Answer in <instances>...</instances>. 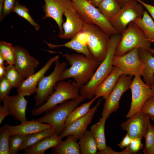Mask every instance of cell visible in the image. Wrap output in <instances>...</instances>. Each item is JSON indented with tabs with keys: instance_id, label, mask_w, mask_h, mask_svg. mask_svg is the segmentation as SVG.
Returning a JSON list of instances; mask_svg holds the SVG:
<instances>
[{
	"instance_id": "3",
	"label": "cell",
	"mask_w": 154,
	"mask_h": 154,
	"mask_svg": "<svg viewBox=\"0 0 154 154\" xmlns=\"http://www.w3.org/2000/svg\"><path fill=\"white\" fill-rule=\"evenodd\" d=\"M54 89V91L48 97L45 102L31 111L33 116L40 115L65 101L78 98L81 96L80 89L74 81L71 80L58 81Z\"/></svg>"
},
{
	"instance_id": "19",
	"label": "cell",
	"mask_w": 154,
	"mask_h": 154,
	"mask_svg": "<svg viewBox=\"0 0 154 154\" xmlns=\"http://www.w3.org/2000/svg\"><path fill=\"white\" fill-rule=\"evenodd\" d=\"M3 104L9 108L10 115L14 118L22 123L27 121L26 111L28 102L25 96L18 94L12 96H7L2 101Z\"/></svg>"
},
{
	"instance_id": "53",
	"label": "cell",
	"mask_w": 154,
	"mask_h": 154,
	"mask_svg": "<svg viewBox=\"0 0 154 154\" xmlns=\"http://www.w3.org/2000/svg\"><path fill=\"white\" fill-rule=\"evenodd\" d=\"M150 86L154 93V84L151 85Z\"/></svg>"
},
{
	"instance_id": "44",
	"label": "cell",
	"mask_w": 154,
	"mask_h": 154,
	"mask_svg": "<svg viewBox=\"0 0 154 154\" xmlns=\"http://www.w3.org/2000/svg\"><path fill=\"white\" fill-rule=\"evenodd\" d=\"M96 154H127V153L124 150L121 151L117 152L113 150L110 147L108 146L103 150L98 151Z\"/></svg>"
},
{
	"instance_id": "9",
	"label": "cell",
	"mask_w": 154,
	"mask_h": 154,
	"mask_svg": "<svg viewBox=\"0 0 154 154\" xmlns=\"http://www.w3.org/2000/svg\"><path fill=\"white\" fill-rule=\"evenodd\" d=\"M54 63L55 67L52 72L48 76H43L38 83L36 95L35 97V108L42 105L48 97L53 92L55 86L59 81L62 72L67 65L65 62H60L59 58Z\"/></svg>"
},
{
	"instance_id": "39",
	"label": "cell",
	"mask_w": 154,
	"mask_h": 154,
	"mask_svg": "<svg viewBox=\"0 0 154 154\" xmlns=\"http://www.w3.org/2000/svg\"><path fill=\"white\" fill-rule=\"evenodd\" d=\"M142 138L136 137L132 138L129 144L124 150L127 154L135 153L143 148V145L142 143Z\"/></svg>"
},
{
	"instance_id": "15",
	"label": "cell",
	"mask_w": 154,
	"mask_h": 154,
	"mask_svg": "<svg viewBox=\"0 0 154 154\" xmlns=\"http://www.w3.org/2000/svg\"><path fill=\"white\" fill-rule=\"evenodd\" d=\"M128 118L121 124L122 129L126 131L132 138H145L150 121L148 116L139 112Z\"/></svg>"
},
{
	"instance_id": "46",
	"label": "cell",
	"mask_w": 154,
	"mask_h": 154,
	"mask_svg": "<svg viewBox=\"0 0 154 154\" xmlns=\"http://www.w3.org/2000/svg\"><path fill=\"white\" fill-rule=\"evenodd\" d=\"M132 139V138L127 133L121 141L118 144V145L120 148L123 149L129 144Z\"/></svg>"
},
{
	"instance_id": "25",
	"label": "cell",
	"mask_w": 154,
	"mask_h": 154,
	"mask_svg": "<svg viewBox=\"0 0 154 154\" xmlns=\"http://www.w3.org/2000/svg\"><path fill=\"white\" fill-rule=\"evenodd\" d=\"M107 119L100 118L99 121L90 127V131L96 143L99 151L104 149L107 146L105 134V126Z\"/></svg>"
},
{
	"instance_id": "16",
	"label": "cell",
	"mask_w": 154,
	"mask_h": 154,
	"mask_svg": "<svg viewBox=\"0 0 154 154\" xmlns=\"http://www.w3.org/2000/svg\"><path fill=\"white\" fill-rule=\"evenodd\" d=\"M101 102V99H100L85 115L74 120L66 126L58 136L59 138L62 139L69 135H73L79 139L86 130L88 125L91 123Z\"/></svg>"
},
{
	"instance_id": "23",
	"label": "cell",
	"mask_w": 154,
	"mask_h": 154,
	"mask_svg": "<svg viewBox=\"0 0 154 154\" xmlns=\"http://www.w3.org/2000/svg\"><path fill=\"white\" fill-rule=\"evenodd\" d=\"M62 141L58 136L54 134L45 138L24 150L25 154H44L48 149L52 148Z\"/></svg>"
},
{
	"instance_id": "47",
	"label": "cell",
	"mask_w": 154,
	"mask_h": 154,
	"mask_svg": "<svg viewBox=\"0 0 154 154\" xmlns=\"http://www.w3.org/2000/svg\"><path fill=\"white\" fill-rule=\"evenodd\" d=\"M6 70V67L4 65H0V79L4 76Z\"/></svg>"
},
{
	"instance_id": "28",
	"label": "cell",
	"mask_w": 154,
	"mask_h": 154,
	"mask_svg": "<svg viewBox=\"0 0 154 154\" xmlns=\"http://www.w3.org/2000/svg\"><path fill=\"white\" fill-rule=\"evenodd\" d=\"M44 41L50 48L53 49L61 47H65L83 54L87 57L93 58L87 46L82 44L74 37L72 38L70 41L62 44H55L48 42L45 40Z\"/></svg>"
},
{
	"instance_id": "10",
	"label": "cell",
	"mask_w": 154,
	"mask_h": 154,
	"mask_svg": "<svg viewBox=\"0 0 154 154\" xmlns=\"http://www.w3.org/2000/svg\"><path fill=\"white\" fill-rule=\"evenodd\" d=\"M140 76H135L129 87L131 93V100L129 110L126 116L129 118L139 112L143 105L154 93L150 86L144 82Z\"/></svg>"
},
{
	"instance_id": "35",
	"label": "cell",
	"mask_w": 154,
	"mask_h": 154,
	"mask_svg": "<svg viewBox=\"0 0 154 154\" xmlns=\"http://www.w3.org/2000/svg\"><path fill=\"white\" fill-rule=\"evenodd\" d=\"M145 145L143 150L145 154H154V126L149 122L145 137Z\"/></svg>"
},
{
	"instance_id": "48",
	"label": "cell",
	"mask_w": 154,
	"mask_h": 154,
	"mask_svg": "<svg viewBox=\"0 0 154 154\" xmlns=\"http://www.w3.org/2000/svg\"><path fill=\"white\" fill-rule=\"evenodd\" d=\"M94 7H97L103 0H86Z\"/></svg>"
},
{
	"instance_id": "27",
	"label": "cell",
	"mask_w": 154,
	"mask_h": 154,
	"mask_svg": "<svg viewBox=\"0 0 154 154\" xmlns=\"http://www.w3.org/2000/svg\"><path fill=\"white\" fill-rule=\"evenodd\" d=\"M80 154H96L98 148L90 131L86 130L79 139Z\"/></svg>"
},
{
	"instance_id": "32",
	"label": "cell",
	"mask_w": 154,
	"mask_h": 154,
	"mask_svg": "<svg viewBox=\"0 0 154 154\" xmlns=\"http://www.w3.org/2000/svg\"><path fill=\"white\" fill-rule=\"evenodd\" d=\"M4 76L10 83L13 88H17L25 79L21 76L13 64H9L6 67Z\"/></svg>"
},
{
	"instance_id": "21",
	"label": "cell",
	"mask_w": 154,
	"mask_h": 154,
	"mask_svg": "<svg viewBox=\"0 0 154 154\" xmlns=\"http://www.w3.org/2000/svg\"><path fill=\"white\" fill-rule=\"evenodd\" d=\"M123 74L120 68L114 66L109 74L96 88L94 93V96L102 97L105 100L115 87L120 77Z\"/></svg>"
},
{
	"instance_id": "26",
	"label": "cell",
	"mask_w": 154,
	"mask_h": 154,
	"mask_svg": "<svg viewBox=\"0 0 154 154\" xmlns=\"http://www.w3.org/2000/svg\"><path fill=\"white\" fill-rule=\"evenodd\" d=\"M133 22L150 41L154 40V21L147 11H144L142 17L136 19Z\"/></svg>"
},
{
	"instance_id": "22",
	"label": "cell",
	"mask_w": 154,
	"mask_h": 154,
	"mask_svg": "<svg viewBox=\"0 0 154 154\" xmlns=\"http://www.w3.org/2000/svg\"><path fill=\"white\" fill-rule=\"evenodd\" d=\"M140 58L144 65L142 76L145 83L150 86L154 84V56L149 50L139 49Z\"/></svg>"
},
{
	"instance_id": "2",
	"label": "cell",
	"mask_w": 154,
	"mask_h": 154,
	"mask_svg": "<svg viewBox=\"0 0 154 154\" xmlns=\"http://www.w3.org/2000/svg\"><path fill=\"white\" fill-rule=\"evenodd\" d=\"M121 38L119 34L110 37L105 58L100 63L90 80L80 89L81 96L88 99L93 98L96 88L106 78L112 69L116 50Z\"/></svg>"
},
{
	"instance_id": "33",
	"label": "cell",
	"mask_w": 154,
	"mask_h": 154,
	"mask_svg": "<svg viewBox=\"0 0 154 154\" xmlns=\"http://www.w3.org/2000/svg\"><path fill=\"white\" fill-rule=\"evenodd\" d=\"M0 53L9 65H14L15 49L12 44L3 40L0 41Z\"/></svg>"
},
{
	"instance_id": "24",
	"label": "cell",
	"mask_w": 154,
	"mask_h": 154,
	"mask_svg": "<svg viewBox=\"0 0 154 154\" xmlns=\"http://www.w3.org/2000/svg\"><path fill=\"white\" fill-rule=\"evenodd\" d=\"M78 139L73 135H69L64 141L52 148L51 153L54 154H80Z\"/></svg>"
},
{
	"instance_id": "17",
	"label": "cell",
	"mask_w": 154,
	"mask_h": 154,
	"mask_svg": "<svg viewBox=\"0 0 154 154\" xmlns=\"http://www.w3.org/2000/svg\"><path fill=\"white\" fill-rule=\"evenodd\" d=\"M59 58L57 55L50 58L39 70L25 79L16 88L18 94L24 96H29L36 92L38 82Z\"/></svg>"
},
{
	"instance_id": "14",
	"label": "cell",
	"mask_w": 154,
	"mask_h": 154,
	"mask_svg": "<svg viewBox=\"0 0 154 154\" xmlns=\"http://www.w3.org/2000/svg\"><path fill=\"white\" fill-rule=\"evenodd\" d=\"M43 9L45 15L43 19L52 18L56 23L59 30V35L63 33V15L66 11L73 6L70 0H44Z\"/></svg>"
},
{
	"instance_id": "49",
	"label": "cell",
	"mask_w": 154,
	"mask_h": 154,
	"mask_svg": "<svg viewBox=\"0 0 154 154\" xmlns=\"http://www.w3.org/2000/svg\"><path fill=\"white\" fill-rule=\"evenodd\" d=\"M122 7L125 4L131 0H116Z\"/></svg>"
},
{
	"instance_id": "6",
	"label": "cell",
	"mask_w": 154,
	"mask_h": 154,
	"mask_svg": "<svg viewBox=\"0 0 154 154\" xmlns=\"http://www.w3.org/2000/svg\"><path fill=\"white\" fill-rule=\"evenodd\" d=\"M121 34L120 40L116 50V56L123 55L135 48L149 51L151 48V42L133 22L128 25Z\"/></svg>"
},
{
	"instance_id": "38",
	"label": "cell",
	"mask_w": 154,
	"mask_h": 154,
	"mask_svg": "<svg viewBox=\"0 0 154 154\" xmlns=\"http://www.w3.org/2000/svg\"><path fill=\"white\" fill-rule=\"evenodd\" d=\"M140 112L147 115L154 122V96L146 101L142 107Z\"/></svg>"
},
{
	"instance_id": "1",
	"label": "cell",
	"mask_w": 154,
	"mask_h": 154,
	"mask_svg": "<svg viewBox=\"0 0 154 154\" xmlns=\"http://www.w3.org/2000/svg\"><path fill=\"white\" fill-rule=\"evenodd\" d=\"M50 53H59L64 56L70 66L62 72L59 81L72 78L79 89L91 79L101 62L83 54H63L46 50Z\"/></svg>"
},
{
	"instance_id": "4",
	"label": "cell",
	"mask_w": 154,
	"mask_h": 154,
	"mask_svg": "<svg viewBox=\"0 0 154 154\" xmlns=\"http://www.w3.org/2000/svg\"><path fill=\"white\" fill-rule=\"evenodd\" d=\"M86 99L81 96L78 98L65 101L36 120L41 123L50 125L55 130V134L59 136L65 128L66 121L70 113Z\"/></svg>"
},
{
	"instance_id": "7",
	"label": "cell",
	"mask_w": 154,
	"mask_h": 154,
	"mask_svg": "<svg viewBox=\"0 0 154 154\" xmlns=\"http://www.w3.org/2000/svg\"><path fill=\"white\" fill-rule=\"evenodd\" d=\"M72 5L84 22L95 25L110 36L119 34L97 7L86 0L72 1Z\"/></svg>"
},
{
	"instance_id": "37",
	"label": "cell",
	"mask_w": 154,
	"mask_h": 154,
	"mask_svg": "<svg viewBox=\"0 0 154 154\" xmlns=\"http://www.w3.org/2000/svg\"><path fill=\"white\" fill-rule=\"evenodd\" d=\"M11 136L5 127L0 129V154H10L9 140Z\"/></svg>"
},
{
	"instance_id": "36",
	"label": "cell",
	"mask_w": 154,
	"mask_h": 154,
	"mask_svg": "<svg viewBox=\"0 0 154 154\" xmlns=\"http://www.w3.org/2000/svg\"><path fill=\"white\" fill-rule=\"evenodd\" d=\"M26 136L17 134L10 136L9 143L10 154H17L19 151H21Z\"/></svg>"
},
{
	"instance_id": "8",
	"label": "cell",
	"mask_w": 154,
	"mask_h": 154,
	"mask_svg": "<svg viewBox=\"0 0 154 154\" xmlns=\"http://www.w3.org/2000/svg\"><path fill=\"white\" fill-rule=\"evenodd\" d=\"M143 7L136 0H131L121 7L114 16L108 19L118 33L121 34L130 23L142 17L144 11Z\"/></svg>"
},
{
	"instance_id": "54",
	"label": "cell",
	"mask_w": 154,
	"mask_h": 154,
	"mask_svg": "<svg viewBox=\"0 0 154 154\" xmlns=\"http://www.w3.org/2000/svg\"><path fill=\"white\" fill-rule=\"evenodd\" d=\"M70 0L71 1H75L76 0Z\"/></svg>"
},
{
	"instance_id": "52",
	"label": "cell",
	"mask_w": 154,
	"mask_h": 154,
	"mask_svg": "<svg viewBox=\"0 0 154 154\" xmlns=\"http://www.w3.org/2000/svg\"><path fill=\"white\" fill-rule=\"evenodd\" d=\"M151 42H153L154 43V40H152L151 41ZM150 53L152 54V55L154 56V48H151L149 50Z\"/></svg>"
},
{
	"instance_id": "43",
	"label": "cell",
	"mask_w": 154,
	"mask_h": 154,
	"mask_svg": "<svg viewBox=\"0 0 154 154\" xmlns=\"http://www.w3.org/2000/svg\"><path fill=\"white\" fill-rule=\"evenodd\" d=\"M11 112L9 108L7 105L3 104L0 106V124L5 117L8 115H10Z\"/></svg>"
},
{
	"instance_id": "5",
	"label": "cell",
	"mask_w": 154,
	"mask_h": 154,
	"mask_svg": "<svg viewBox=\"0 0 154 154\" xmlns=\"http://www.w3.org/2000/svg\"><path fill=\"white\" fill-rule=\"evenodd\" d=\"M82 30L87 35V46L92 58L102 62L106 56L111 36L92 24L84 22Z\"/></svg>"
},
{
	"instance_id": "50",
	"label": "cell",
	"mask_w": 154,
	"mask_h": 154,
	"mask_svg": "<svg viewBox=\"0 0 154 154\" xmlns=\"http://www.w3.org/2000/svg\"><path fill=\"white\" fill-rule=\"evenodd\" d=\"M4 1V0H0V17L2 14Z\"/></svg>"
},
{
	"instance_id": "20",
	"label": "cell",
	"mask_w": 154,
	"mask_h": 154,
	"mask_svg": "<svg viewBox=\"0 0 154 154\" xmlns=\"http://www.w3.org/2000/svg\"><path fill=\"white\" fill-rule=\"evenodd\" d=\"M4 126L11 136L17 134L27 135L52 127L50 124L41 123L36 119L27 120L17 125L5 124Z\"/></svg>"
},
{
	"instance_id": "34",
	"label": "cell",
	"mask_w": 154,
	"mask_h": 154,
	"mask_svg": "<svg viewBox=\"0 0 154 154\" xmlns=\"http://www.w3.org/2000/svg\"><path fill=\"white\" fill-rule=\"evenodd\" d=\"M12 12L26 20L34 27L36 31L40 29L39 25L35 22L29 14V9L24 5H21L18 1H16Z\"/></svg>"
},
{
	"instance_id": "18",
	"label": "cell",
	"mask_w": 154,
	"mask_h": 154,
	"mask_svg": "<svg viewBox=\"0 0 154 154\" xmlns=\"http://www.w3.org/2000/svg\"><path fill=\"white\" fill-rule=\"evenodd\" d=\"M64 15L66 21L62 24L63 33L58 35V37L61 39H72L82 30L84 22L73 6L66 11Z\"/></svg>"
},
{
	"instance_id": "31",
	"label": "cell",
	"mask_w": 154,
	"mask_h": 154,
	"mask_svg": "<svg viewBox=\"0 0 154 154\" xmlns=\"http://www.w3.org/2000/svg\"><path fill=\"white\" fill-rule=\"evenodd\" d=\"M99 98V97L98 96H95L89 102L83 103L80 106L74 109L68 117L66 122V127L71 122L87 114L90 109V107L91 105Z\"/></svg>"
},
{
	"instance_id": "41",
	"label": "cell",
	"mask_w": 154,
	"mask_h": 154,
	"mask_svg": "<svg viewBox=\"0 0 154 154\" xmlns=\"http://www.w3.org/2000/svg\"><path fill=\"white\" fill-rule=\"evenodd\" d=\"M16 2V0H4L2 14L0 17L1 21L9 13L12 12Z\"/></svg>"
},
{
	"instance_id": "29",
	"label": "cell",
	"mask_w": 154,
	"mask_h": 154,
	"mask_svg": "<svg viewBox=\"0 0 154 154\" xmlns=\"http://www.w3.org/2000/svg\"><path fill=\"white\" fill-rule=\"evenodd\" d=\"M121 7L116 0H103L97 8L105 17L109 19L114 16Z\"/></svg>"
},
{
	"instance_id": "12",
	"label": "cell",
	"mask_w": 154,
	"mask_h": 154,
	"mask_svg": "<svg viewBox=\"0 0 154 154\" xmlns=\"http://www.w3.org/2000/svg\"><path fill=\"white\" fill-rule=\"evenodd\" d=\"M139 49L135 48L121 56L115 55L113 66L120 68L123 74L142 76L144 66L139 57Z\"/></svg>"
},
{
	"instance_id": "42",
	"label": "cell",
	"mask_w": 154,
	"mask_h": 154,
	"mask_svg": "<svg viewBox=\"0 0 154 154\" xmlns=\"http://www.w3.org/2000/svg\"><path fill=\"white\" fill-rule=\"evenodd\" d=\"M74 37L82 44L87 46L88 36L86 33L83 30L78 33Z\"/></svg>"
},
{
	"instance_id": "11",
	"label": "cell",
	"mask_w": 154,
	"mask_h": 154,
	"mask_svg": "<svg viewBox=\"0 0 154 154\" xmlns=\"http://www.w3.org/2000/svg\"><path fill=\"white\" fill-rule=\"evenodd\" d=\"M132 76L124 74L119 78L115 87L105 99L102 117L107 119L119 107V102L123 94L129 88Z\"/></svg>"
},
{
	"instance_id": "51",
	"label": "cell",
	"mask_w": 154,
	"mask_h": 154,
	"mask_svg": "<svg viewBox=\"0 0 154 154\" xmlns=\"http://www.w3.org/2000/svg\"><path fill=\"white\" fill-rule=\"evenodd\" d=\"M5 60L3 56L0 53V65H4Z\"/></svg>"
},
{
	"instance_id": "30",
	"label": "cell",
	"mask_w": 154,
	"mask_h": 154,
	"mask_svg": "<svg viewBox=\"0 0 154 154\" xmlns=\"http://www.w3.org/2000/svg\"><path fill=\"white\" fill-rule=\"evenodd\" d=\"M55 134V130L52 127L33 133L26 136L25 142L21 151L34 144L42 139ZM56 135V134H55Z\"/></svg>"
},
{
	"instance_id": "45",
	"label": "cell",
	"mask_w": 154,
	"mask_h": 154,
	"mask_svg": "<svg viewBox=\"0 0 154 154\" xmlns=\"http://www.w3.org/2000/svg\"><path fill=\"white\" fill-rule=\"evenodd\" d=\"M144 7L152 17L154 21V6L147 3L141 0H135Z\"/></svg>"
},
{
	"instance_id": "40",
	"label": "cell",
	"mask_w": 154,
	"mask_h": 154,
	"mask_svg": "<svg viewBox=\"0 0 154 154\" xmlns=\"http://www.w3.org/2000/svg\"><path fill=\"white\" fill-rule=\"evenodd\" d=\"M12 86L10 83L5 77L0 79V100L2 101L6 96L9 95Z\"/></svg>"
},
{
	"instance_id": "13",
	"label": "cell",
	"mask_w": 154,
	"mask_h": 154,
	"mask_svg": "<svg viewBox=\"0 0 154 154\" xmlns=\"http://www.w3.org/2000/svg\"><path fill=\"white\" fill-rule=\"evenodd\" d=\"M15 59L14 65L21 76L24 78L28 77L35 73L39 62L30 55L25 48L19 46H14Z\"/></svg>"
}]
</instances>
